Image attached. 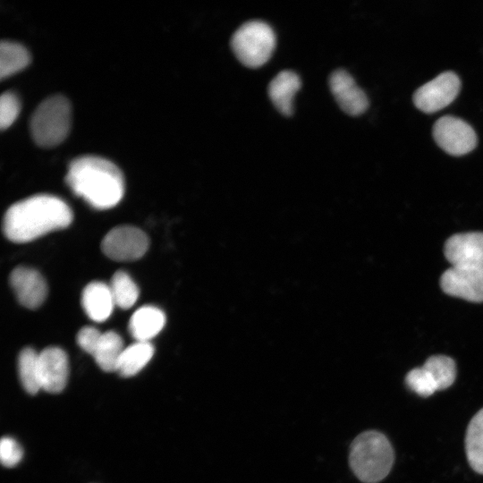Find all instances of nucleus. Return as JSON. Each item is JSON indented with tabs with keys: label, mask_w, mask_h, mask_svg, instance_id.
<instances>
[{
	"label": "nucleus",
	"mask_w": 483,
	"mask_h": 483,
	"mask_svg": "<svg viewBox=\"0 0 483 483\" xmlns=\"http://www.w3.org/2000/svg\"><path fill=\"white\" fill-rule=\"evenodd\" d=\"M72 217L65 201L39 194L12 205L4 216L2 229L8 240L21 243L69 226Z\"/></svg>",
	"instance_id": "f257e3e1"
},
{
	"label": "nucleus",
	"mask_w": 483,
	"mask_h": 483,
	"mask_svg": "<svg viewBox=\"0 0 483 483\" xmlns=\"http://www.w3.org/2000/svg\"><path fill=\"white\" fill-rule=\"evenodd\" d=\"M65 178L76 195L97 209L114 207L124 193V178L121 170L100 157L75 158L70 163Z\"/></svg>",
	"instance_id": "f03ea898"
},
{
	"label": "nucleus",
	"mask_w": 483,
	"mask_h": 483,
	"mask_svg": "<svg viewBox=\"0 0 483 483\" xmlns=\"http://www.w3.org/2000/svg\"><path fill=\"white\" fill-rule=\"evenodd\" d=\"M394 460L391 443L384 434L376 430L360 433L350 447V467L364 483L384 479L390 472Z\"/></svg>",
	"instance_id": "7ed1b4c3"
},
{
	"label": "nucleus",
	"mask_w": 483,
	"mask_h": 483,
	"mask_svg": "<svg viewBox=\"0 0 483 483\" xmlns=\"http://www.w3.org/2000/svg\"><path fill=\"white\" fill-rule=\"evenodd\" d=\"M72 122L71 105L63 96L41 102L32 114L30 131L34 141L44 148L61 143L68 135Z\"/></svg>",
	"instance_id": "20e7f679"
},
{
	"label": "nucleus",
	"mask_w": 483,
	"mask_h": 483,
	"mask_svg": "<svg viewBox=\"0 0 483 483\" xmlns=\"http://www.w3.org/2000/svg\"><path fill=\"white\" fill-rule=\"evenodd\" d=\"M273 29L262 21H249L233 33L231 47L242 64L257 68L266 64L275 47Z\"/></svg>",
	"instance_id": "39448f33"
},
{
	"label": "nucleus",
	"mask_w": 483,
	"mask_h": 483,
	"mask_svg": "<svg viewBox=\"0 0 483 483\" xmlns=\"http://www.w3.org/2000/svg\"><path fill=\"white\" fill-rule=\"evenodd\" d=\"M149 244L147 234L132 225H119L110 230L101 242L104 254L116 261H133L141 258Z\"/></svg>",
	"instance_id": "423d86ee"
},
{
	"label": "nucleus",
	"mask_w": 483,
	"mask_h": 483,
	"mask_svg": "<svg viewBox=\"0 0 483 483\" xmlns=\"http://www.w3.org/2000/svg\"><path fill=\"white\" fill-rule=\"evenodd\" d=\"M461 89L459 77L445 72L419 87L413 95V102L420 111L432 114L450 105Z\"/></svg>",
	"instance_id": "0eeeda50"
},
{
	"label": "nucleus",
	"mask_w": 483,
	"mask_h": 483,
	"mask_svg": "<svg viewBox=\"0 0 483 483\" xmlns=\"http://www.w3.org/2000/svg\"><path fill=\"white\" fill-rule=\"evenodd\" d=\"M433 136L436 144L453 156L465 155L477 145V135L473 128L454 116L439 118L434 124Z\"/></svg>",
	"instance_id": "6e6552de"
},
{
	"label": "nucleus",
	"mask_w": 483,
	"mask_h": 483,
	"mask_svg": "<svg viewBox=\"0 0 483 483\" xmlns=\"http://www.w3.org/2000/svg\"><path fill=\"white\" fill-rule=\"evenodd\" d=\"M443 291L469 301H483V268L451 267L440 279Z\"/></svg>",
	"instance_id": "1a4fd4ad"
},
{
	"label": "nucleus",
	"mask_w": 483,
	"mask_h": 483,
	"mask_svg": "<svg viewBox=\"0 0 483 483\" xmlns=\"http://www.w3.org/2000/svg\"><path fill=\"white\" fill-rule=\"evenodd\" d=\"M445 255L452 267L483 268V233L451 236L445 244Z\"/></svg>",
	"instance_id": "9d476101"
},
{
	"label": "nucleus",
	"mask_w": 483,
	"mask_h": 483,
	"mask_svg": "<svg viewBox=\"0 0 483 483\" xmlns=\"http://www.w3.org/2000/svg\"><path fill=\"white\" fill-rule=\"evenodd\" d=\"M9 282L19 302L28 309H38L47 298L46 280L34 268L26 267L14 268L10 275Z\"/></svg>",
	"instance_id": "9b49d317"
},
{
	"label": "nucleus",
	"mask_w": 483,
	"mask_h": 483,
	"mask_svg": "<svg viewBox=\"0 0 483 483\" xmlns=\"http://www.w3.org/2000/svg\"><path fill=\"white\" fill-rule=\"evenodd\" d=\"M329 86L336 102L346 114L357 116L368 109L369 99L365 92L345 70L334 71L329 77Z\"/></svg>",
	"instance_id": "f8f14e48"
},
{
	"label": "nucleus",
	"mask_w": 483,
	"mask_h": 483,
	"mask_svg": "<svg viewBox=\"0 0 483 483\" xmlns=\"http://www.w3.org/2000/svg\"><path fill=\"white\" fill-rule=\"evenodd\" d=\"M38 365L41 389L52 394L62 392L69 374L65 352L58 347H47L39 352Z\"/></svg>",
	"instance_id": "ddd939ff"
},
{
	"label": "nucleus",
	"mask_w": 483,
	"mask_h": 483,
	"mask_svg": "<svg viewBox=\"0 0 483 483\" xmlns=\"http://www.w3.org/2000/svg\"><path fill=\"white\" fill-rule=\"evenodd\" d=\"M81 305L90 319L106 320L115 306L110 286L102 282L89 283L82 291Z\"/></svg>",
	"instance_id": "4468645a"
},
{
	"label": "nucleus",
	"mask_w": 483,
	"mask_h": 483,
	"mask_svg": "<svg viewBox=\"0 0 483 483\" xmlns=\"http://www.w3.org/2000/svg\"><path fill=\"white\" fill-rule=\"evenodd\" d=\"M301 88V80L297 73L284 70L277 73L268 84V96L284 115L292 114V100L295 93Z\"/></svg>",
	"instance_id": "2eb2a0df"
},
{
	"label": "nucleus",
	"mask_w": 483,
	"mask_h": 483,
	"mask_svg": "<svg viewBox=\"0 0 483 483\" xmlns=\"http://www.w3.org/2000/svg\"><path fill=\"white\" fill-rule=\"evenodd\" d=\"M165 315L154 306H143L138 309L129 322V331L139 342H149L164 327Z\"/></svg>",
	"instance_id": "dca6fc26"
},
{
	"label": "nucleus",
	"mask_w": 483,
	"mask_h": 483,
	"mask_svg": "<svg viewBox=\"0 0 483 483\" xmlns=\"http://www.w3.org/2000/svg\"><path fill=\"white\" fill-rule=\"evenodd\" d=\"M154 352L149 342H135L123 351L115 372L123 377L138 374L151 360Z\"/></svg>",
	"instance_id": "f3484780"
},
{
	"label": "nucleus",
	"mask_w": 483,
	"mask_h": 483,
	"mask_svg": "<svg viewBox=\"0 0 483 483\" xmlns=\"http://www.w3.org/2000/svg\"><path fill=\"white\" fill-rule=\"evenodd\" d=\"M123 350L122 337L114 331H108L102 333L92 356L102 370L114 372Z\"/></svg>",
	"instance_id": "a211bd4d"
},
{
	"label": "nucleus",
	"mask_w": 483,
	"mask_h": 483,
	"mask_svg": "<svg viewBox=\"0 0 483 483\" xmlns=\"http://www.w3.org/2000/svg\"><path fill=\"white\" fill-rule=\"evenodd\" d=\"M465 449L470 467L483 474V408L472 417L468 425Z\"/></svg>",
	"instance_id": "6ab92c4d"
},
{
	"label": "nucleus",
	"mask_w": 483,
	"mask_h": 483,
	"mask_svg": "<svg viewBox=\"0 0 483 483\" xmlns=\"http://www.w3.org/2000/svg\"><path fill=\"white\" fill-rule=\"evenodd\" d=\"M27 49L16 42L4 40L0 45V76L9 77L24 69L30 64Z\"/></svg>",
	"instance_id": "aec40b11"
},
{
	"label": "nucleus",
	"mask_w": 483,
	"mask_h": 483,
	"mask_svg": "<svg viewBox=\"0 0 483 483\" xmlns=\"http://www.w3.org/2000/svg\"><path fill=\"white\" fill-rule=\"evenodd\" d=\"M38 354L30 347L22 349L18 357V373L24 390L36 394L40 389Z\"/></svg>",
	"instance_id": "412c9836"
},
{
	"label": "nucleus",
	"mask_w": 483,
	"mask_h": 483,
	"mask_svg": "<svg viewBox=\"0 0 483 483\" xmlns=\"http://www.w3.org/2000/svg\"><path fill=\"white\" fill-rule=\"evenodd\" d=\"M109 286L115 306L127 309L137 301L140 293L139 288L124 271H116L111 278Z\"/></svg>",
	"instance_id": "4be33fe9"
},
{
	"label": "nucleus",
	"mask_w": 483,
	"mask_h": 483,
	"mask_svg": "<svg viewBox=\"0 0 483 483\" xmlns=\"http://www.w3.org/2000/svg\"><path fill=\"white\" fill-rule=\"evenodd\" d=\"M422 366L433 376L438 386V390H443L451 386L456 378L455 362L448 356H431Z\"/></svg>",
	"instance_id": "5701e85b"
},
{
	"label": "nucleus",
	"mask_w": 483,
	"mask_h": 483,
	"mask_svg": "<svg viewBox=\"0 0 483 483\" xmlns=\"http://www.w3.org/2000/svg\"><path fill=\"white\" fill-rule=\"evenodd\" d=\"M405 383L412 392L422 397H428L438 391L433 376L423 366L410 370L405 377Z\"/></svg>",
	"instance_id": "b1692460"
},
{
	"label": "nucleus",
	"mask_w": 483,
	"mask_h": 483,
	"mask_svg": "<svg viewBox=\"0 0 483 483\" xmlns=\"http://www.w3.org/2000/svg\"><path fill=\"white\" fill-rule=\"evenodd\" d=\"M21 110L20 99L16 94L4 92L0 98V127L4 130L16 120Z\"/></svg>",
	"instance_id": "393cba45"
},
{
	"label": "nucleus",
	"mask_w": 483,
	"mask_h": 483,
	"mask_svg": "<svg viewBox=\"0 0 483 483\" xmlns=\"http://www.w3.org/2000/svg\"><path fill=\"white\" fill-rule=\"evenodd\" d=\"M22 448L19 443L10 436H3L0 442V460L4 467L17 465L22 458Z\"/></svg>",
	"instance_id": "a878e982"
},
{
	"label": "nucleus",
	"mask_w": 483,
	"mask_h": 483,
	"mask_svg": "<svg viewBox=\"0 0 483 483\" xmlns=\"http://www.w3.org/2000/svg\"><path fill=\"white\" fill-rule=\"evenodd\" d=\"M102 333L93 326H84L77 334L79 346L92 355Z\"/></svg>",
	"instance_id": "bb28decb"
}]
</instances>
